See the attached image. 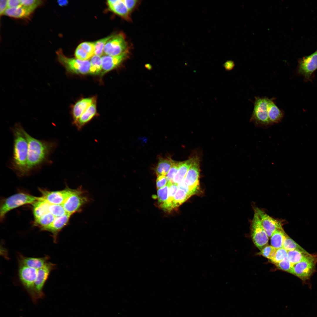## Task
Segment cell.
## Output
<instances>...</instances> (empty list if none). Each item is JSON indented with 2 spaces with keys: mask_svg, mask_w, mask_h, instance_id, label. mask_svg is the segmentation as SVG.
Listing matches in <instances>:
<instances>
[{
  "mask_svg": "<svg viewBox=\"0 0 317 317\" xmlns=\"http://www.w3.org/2000/svg\"><path fill=\"white\" fill-rule=\"evenodd\" d=\"M21 5L20 0H7V5L9 8L15 7Z\"/></svg>",
  "mask_w": 317,
  "mask_h": 317,
  "instance_id": "obj_47",
  "label": "cell"
},
{
  "mask_svg": "<svg viewBox=\"0 0 317 317\" xmlns=\"http://www.w3.org/2000/svg\"><path fill=\"white\" fill-rule=\"evenodd\" d=\"M49 212L55 217H59L68 213L62 205L50 204Z\"/></svg>",
  "mask_w": 317,
  "mask_h": 317,
  "instance_id": "obj_36",
  "label": "cell"
},
{
  "mask_svg": "<svg viewBox=\"0 0 317 317\" xmlns=\"http://www.w3.org/2000/svg\"><path fill=\"white\" fill-rule=\"evenodd\" d=\"M21 5L32 14L38 7L42 5L44 1L41 0H21Z\"/></svg>",
  "mask_w": 317,
  "mask_h": 317,
  "instance_id": "obj_33",
  "label": "cell"
},
{
  "mask_svg": "<svg viewBox=\"0 0 317 317\" xmlns=\"http://www.w3.org/2000/svg\"><path fill=\"white\" fill-rule=\"evenodd\" d=\"M7 6V0H1L0 1V14L1 16L4 14Z\"/></svg>",
  "mask_w": 317,
  "mask_h": 317,
  "instance_id": "obj_46",
  "label": "cell"
},
{
  "mask_svg": "<svg viewBox=\"0 0 317 317\" xmlns=\"http://www.w3.org/2000/svg\"><path fill=\"white\" fill-rule=\"evenodd\" d=\"M277 249L271 245H267L261 250L260 254L271 260L274 256Z\"/></svg>",
  "mask_w": 317,
  "mask_h": 317,
  "instance_id": "obj_40",
  "label": "cell"
},
{
  "mask_svg": "<svg viewBox=\"0 0 317 317\" xmlns=\"http://www.w3.org/2000/svg\"><path fill=\"white\" fill-rule=\"evenodd\" d=\"M191 196L183 190L178 188L173 201V209L179 207Z\"/></svg>",
  "mask_w": 317,
  "mask_h": 317,
  "instance_id": "obj_32",
  "label": "cell"
},
{
  "mask_svg": "<svg viewBox=\"0 0 317 317\" xmlns=\"http://www.w3.org/2000/svg\"><path fill=\"white\" fill-rule=\"evenodd\" d=\"M317 263V254H311L306 259L293 265V274L305 281L314 272Z\"/></svg>",
  "mask_w": 317,
  "mask_h": 317,
  "instance_id": "obj_9",
  "label": "cell"
},
{
  "mask_svg": "<svg viewBox=\"0 0 317 317\" xmlns=\"http://www.w3.org/2000/svg\"><path fill=\"white\" fill-rule=\"evenodd\" d=\"M89 73L97 75L101 73L102 69V58L100 56L95 55L90 61Z\"/></svg>",
  "mask_w": 317,
  "mask_h": 317,
  "instance_id": "obj_31",
  "label": "cell"
},
{
  "mask_svg": "<svg viewBox=\"0 0 317 317\" xmlns=\"http://www.w3.org/2000/svg\"><path fill=\"white\" fill-rule=\"evenodd\" d=\"M129 51L116 56L105 55L101 57L102 69L101 76L117 68L129 56Z\"/></svg>",
  "mask_w": 317,
  "mask_h": 317,
  "instance_id": "obj_16",
  "label": "cell"
},
{
  "mask_svg": "<svg viewBox=\"0 0 317 317\" xmlns=\"http://www.w3.org/2000/svg\"><path fill=\"white\" fill-rule=\"evenodd\" d=\"M310 255L307 251L294 250L288 251L287 258L294 265L306 259Z\"/></svg>",
  "mask_w": 317,
  "mask_h": 317,
  "instance_id": "obj_29",
  "label": "cell"
},
{
  "mask_svg": "<svg viewBox=\"0 0 317 317\" xmlns=\"http://www.w3.org/2000/svg\"><path fill=\"white\" fill-rule=\"evenodd\" d=\"M123 1L130 13L136 7L138 2L136 0H124Z\"/></svg>",
  "mask_w": 317,
  "mask_h": 317,
  "instance_id": "obj_45",
  "label": "cell"
},
{
  "mask_svg": "<svg viewBox=\"0 0 317 317\" xmlns=\"http://www.w3.org/2000/svg\"><path fill=\"white\" fill-rule=\"evenodd\" d=\"M49 257H27L19 254L18 259V265L39 269L43 267L48 261Z\"/></svg>",
  "mask_w": 317,
  "mask_h": 317,
  "instance_id": "obj_18",
  "label": "cell"
},
{
  "mask_svg": "<svg viewBox=\"0 0 317 317\" xmlns=\"http://www.w3.org/2000/svg\"><path fill=\"white\" fill-rule=\"evenodd\" d=\"M96 100L94 97L82 99L78 101L74 105L72 110V123L75 122Z\"/></svg>",
  "mask_w": 317,
  "mask_h": 317,
  "instance_id": "obj_21",
  "label": "cell"
},
{
  "mask_svg": "<svg viewBox=\"0 0 317 317\" xmlns=\"http://www.w3.org/2000/svg\"><path fill=\"white\" fill-rule=\"evenodd\" d=\"M97 115L95 100L72 124L75 126L78 131H80Z\"/></svg>",
  "mask_w": 317,
  "mask_h": 317,
  "instance_id": "obj_20",
  "label": "cell"
},
{
  "mask_svg": "<svg viewBox=\"0 0 317 317\" xmlns=\"http://www.w3.org/2000/svg\"><path fill=\"white\" fill-rule=\"evenodd\" d=\"M71 215L67 213L63 216L55 217L52 223L43 230L52 234L54 243L57 242L58 233L67 225Z\"/></svg>",
  "mask_w": 317,
  "mask_h": 317,
  "instance_id": "obj_17",
  "label": "cell"
},
{
  "mask_svg": "<svg viewBox=\"0 0 317 317\" xmlns=\"http://www.w3.org/2000/svg\"><path fill=\"white\" fill-rule=\"evenodd\" d=\"M113 35L107 36L94 42L95 55L101 57L103 54L104 48L105 44L113 36Z\"/></svg>",
  "mask_w": 317,
  "mask_h": 317,
  "instance_id": "obj_35",
  "label": "cell"
},
{
  "mask_svg": "<svg viewBox=\"0 0 317 317\" xmlns=\"http://www.w3.org/2000/svg\"><path fill=\"white\" fill-rule=\"evenodd\" d=\"M168 184L169 186V189L167 199L160 206L164 211L169 212L174 209L173 201L175 195L178 189V184L170 183H168Z\"/></svg>",
  "mask_w": 317,
  "mask_h": 317,
  "instance_id": "obj_25",
  "label": "cell"
},
{
  "mask_svg": "<svg viewBox=\"0 0 317 317\" xmlns=\"http://www.w3.org/2000/svg\"><path fill=\"white\" fill-rule=\"evenodd\" d=\"M56 54L58 61L68 72L80 74L89 73L90 61H82L77 58L68 57L64 54L61 49L56 51Z\"/></svg>",
  "mask_w": 317,
  "mask_h": 317,
  "instance_id": "obj_6",
  "label": "cell"
},
{
  "mask_svg": "<svg viewBox=\"0 0 317 317\" xmlns=\"http://www.w3.org/2000/svg\"><path fill=\"white\" fill-rule=\"evenodd\" d=\"M193 160V157L183 162H180L177 172L173 179V183H180L183 179L190 167Z\"/></svg>",
  "mask_w": 317,
  "mask_h": 317,
  "instance_id": "obj_24",
  "label": "cell"
},
{
  "mask_svg": "<svg viewBox=\"0 0 317 317\" xmlns=\"http://www.w3.org/2000/svg\"><path fill=\"white\" fill-rule=\"evenodd\" d=\"M75 55L76 58L82 61L88 60L92 57L79 45L75 50Z\"/></svg>",
  "mask_w": 317,
  "mask_h": 317,
  "instance_id": "obj_43",
  "label": "cell"
},
{
  "mask_svg": "<svg viewBox=\"0 0 317 317\" xmlns=\"http://www.w3.org/2000/svg\"><path fill=\"white\" fill-rule=\"evenodd\" d=\"M38 269L24 266L18 265V276L19 280L31 296L35 299L34 284L37 277Z\"/></svg>",
  "mask_w": 317,
  "mask_h": 317,
  "instance_id": "obj_10",
  "label": "cell"
},
{
  "mask_svg": "<svg viewBox=\"0 0 317 317\" xmlns=\"http://www.w3.org/2000/svg\"><path fill=\"white\" fill-rule=\"evenodd\" d=\"M174 160L171 158H160L155 171L157 176H165L171 168Z\"/></svg>",
  "mask_w": 317,
  "mask_h": 317,
  "instance_id": "obj_27",
  "label": "cell"
},
{
  "mask_svg": "<svg viewBox=\"0 0 317 317\" xmlns=\"http://www.w3.org/2000/svg\"><path fill=\"white\" fill-rule=\"evenodd\" d=\"M169 186L167 184L163 188L158 189L157 192L158 202L160 205L167 200L168 195Z\"/></svg>",
  "mask_w": 317,
  "mask_h": 317,
  "instance_id": "obj_38",
  "label": "cell"
},
{
  "mask_svg": "<svg viewBox=\"0 0 317 317\" xmlns=\"http://www.w3.org/2000/svg\"><path fill=\"white\" fill-rule=\"evenodd\" d=\"M287 235L283 228L276 230L270 237L271 245L276 249L282 247Z\"/></svg>",
  "mask_w": 317,
  "mask_h": 317,
  "instance_id": "obj_28",
  "label": "cell"
},
{
  "mask_svg": "<svg viewBox=\"0 0 317 317\" xmlns=\"http://www.w3.org/2000/svg\"><path fill=\"white\" fill-rule=\"evenodd\" d=\"M250 231L253 242L260 251L267 245L269 237L262 225L258 215L255 210L251 222Z\"/></svg>",
  "mask_w": 317,
  "mask_h": 317,
  "instance_id": "obj_8",
  "label": "cell"
},
{
  "mask_svg": "<svg viewBox=\"0 0 317 317\" xmlns=\"http://www.w3.org/2000/svg\"><path fill=\"white\" fill-rule=\"evenodd\" d=\"M254 210L259 217L262 225L269 237H270L276 230L282 229L281 220L270 216L260 209L256 208Z\"/></svg>",
  "mask_w": 317,
  "mask_h": 317,
  "instance_id": "obj_14",
  "label": "cell"
},
{
  "mask_svg": "<svg viewBox=\"0 0 317 317\" xmlns=\"http://www.w3.org/2000/svg\"><path fill=\"white\" fill-rule=\"evenodd\" d=\"M107 3L111 11L127 21L131 20L130 13L123 0H109L107 1Z\"/></svg>",
  "mask_w": 317,
  "mask_h": 317,
  "instance_id": "obj_19",
  "label": "cell"
},
{
  "mask_svg": "<svg viewBox=\"0 0 317 317\" xmlns=\"http://www.w3.org/2000/svg\"><path fill=\"white\" fill-rule=\"evenodd\" d=\"M41 197L50 204L62 205L65 201L76 190L66 188L64 190L51 191L39 188Z\"/></svg>",
  "mask_w": 317,
  "mask_h": 317,
  "instance_id": "obj_11",
  "label": "cell"
},
{
  "mask_svg": "<svg viewBox=\"0 0 317 317\" xmlns=\"http://www.w3.org/2000/svg\"><path fill=\"white\" fill-rule=\"evenodd\" d=\"M24 132L28 143L27 168L29 174L50 162L49 156L56 148L57 143L54 141L37 139L25 130Z\"/></svg>",
  "mask_w": 317,
  "mask_h": 317,
  "instance_id": "obj_1",
  "label": "cell"
},
{
  "mask_svg": "<svg viewBox=\"0 0 317 317\" xmlns=\"http://www.w3.org/2000/svg\"><path fill=\"white\" fill-rule=\"evenodd\" d=\"M235 64L234 62L231 60L227 61L224 64V66L226 69L227 70H232Z\"/></svg>",
  "mask_w": 317,
  "mask_h": 317,
  "instance_id": "obj_48",
  "label": "cell"
},
{
  "mask_svg": "<svg viewBox=\"0 0 317 317\" xmlns=\"http://www.w3.org/2000/svg\"><path fill=\"white\" fill-rule=\"evenodd\" d=\"M32 14L21 5L15 7L6 9L4 14L15 18L29 19Z\"/></svg>",
  "mask_w": 317,
  "mask_h": 317,
  "instance_id": "obj_23",
  "label": "cell"
},
{
  "mask_svg": "<svg viewBox=\"0 0 317 317\" xmlns=\"http://www.w3.org/2000/svg\"><path fill=\"white\" fill-rule=\"evenodd\" d=\"M253 110L250 119L256 126L267 128L272 125L268 113V104L269 98L266 97H255Z\"/></svg>",
  "mask_w": 317,
  "mask_h": 317,
  "instance_id": "obj_5",
  "label": "cell"
},
{
  "mask_svg": "<svg viewBox=\"0 0 317 317\" xmlns=\"http://www.w3.org/2000/svg\"><path fill=\"white\" fill-rule=\"evenodd\" d=\"M42 198L41 196L36 197L26 193L21 192L4 198L1 202V221L3 220L6 214L11 210L24 205L32 204Z\"/></svg>",
  "mask_w": 317,
  "mask_h": 317,
  "instance_id": "obj_3",
  "label": "cell"
},
{
  "mask_svg": "<svg viewBox=\"0 0 317 317\" xmlns=\"http://www.w3.org/2000/svg\"><path fill=\"white\" fill-rule=\"evenodd\" d=\"M168 183L166 176L164 175H160L157 176L156 180V186L157 189L163 187L166 185Z\"/></svg>",
  "mask_w": 317,
  "mask_h": 317,
  "instance_id": "obj_44",
  "label": "cell"
},
{
  "mask_svg": "<svg viewBox=\"0 0 317 317\" xmlns=\"http://www.w3.org/2000/svg\"><path fill=\"white\" fill-rule=\"evenodd\" d=\"M55 217L50 213H46L39 218L34 220V224L41 228L42 230L50 225Z\"/></svg>",
  "mask_w": 317,
  "mask_h": 317,
  "instance_id": "obj_30",
  "label": "cell"
},
{
  "mask_svg": "<svg viewBox=\"0 0 317 317\" xmlns=\"http://www.w3.org/2000/svg\"><path fill=\"white\" fill-rule=\"evenodd\" d=\"M56 264L48 262L42 268L38 269L34 284L36 299L42 297L43 295V288L51 271L56 268Z\"/></svg>",
  "mask_w": 317,
  "mask_h": 317,
  "instance_id": "obj_12",
  "label": "cell"
},
{
  "mask_svg": "<svg viewBox=\"0 0 317 317\" xmlns=\"http://www.w3.org/2000/svg\"><path fill=\"white\" fill-rule=\"evenodd\" d=\"M49 205L50 203L44 200L43 198L32 204L34 220L49 213Z\"/></svg>",
  "mask_w": 317,
  "mask_h": 317,
  "instance_id": "obj_26",
  "label": "cell"
},
{
  "mask_svg": "<svg viewBox=\"0 0 317 317\" xmlns=\"http://www.w3.org/2000/svg\"><path fill=\"white\" fill-rule=\"evenodd\" d=\"M128 43L124 34L122 33L113 35L105 44L103 54L105 55L116 56L129 51Z\"/></svg>",
  "mask_w": 317,
  "mask_h": 317,
  "instance_id": "obj_7",
  "label": "cell"
},
{
  "mask_svg": "<svg viewBox=\"0 0 317 317\" xmlns=\"http://www.w3.org/2000/svg\"><path fill=\"white\" fill-rule=\"evenodd\" d=\"M282 247L287 251L297 250L303 252L306 251L287 235L283 242Z\"/></svg>",
  "mask_w": 317,
  "mask_h": 317,
  "instance_id": "obj_34",
  "label": "cell"
},
{
  "mask_svg": "<svg viewBox=\"0 0 317 317\" xmlns=\"http://www.w3.org/2000/svg\"><path fill=\"white\" fill-rule=\"evenodd\" d=\"M275 98L269 99L268 104V113L269 121L272 125L280 122L283 118L284 113L276 105Z\"/></svg>",
  "mask_w": 317,
  "mask_h": 317,
  "instance_id": "obj_22",
  "label": "cell"
},
{
  "mask_svg": "<svg viewBox=\"0 0 317 317\" xmlns=\"http://www.w3.org/2000/svg\"><path fill=\"white\" fill-rule=\"evenodd\" d=\"M298 71L306 79L310 77L317 69V50L311 54L298 60Z\"/></svg>",
  "mask_w": 317,
  "mask_h": 317,
  "instance_id": "obj_13",
  "label": "cell"
},
{
  "mask_svg": "<svg viewBox=\"0 0 317 317\" xmlns=\"http://www.w3.org/2000/svg\"><path fill=\"white\" fill-rule=\"evenodd\" d=\"M12 129L14 141L10 167L19 176L28 175V143L25 130L19 123L16 124Z\"/></svg>",
  "mask_w": 317,
  "mask_h": 317,
  "instance_id": "obj_2",
  "label": "cell"
},
{
  "mask_svg": "<svg viewBox=\"0 0 317 317\" xmlns=\"http://www.w3.org/2000/svg\"><path fill=\"white\" fill-rule=\"evenodd\" d=\"M275 264L279 269L293 274V264L289 261L287 258Z\"/></svg>",
  "mask_w": 317,
  "mask_h": 317,
  "instance_id": "obj_37",
  "label": "cell"
},
{
  "mask_svg": "<svg viewBox=\"0 0 317 317\" xmlns=\"http://www.w3.org/2000/svg\"><path fill=\"white\" fill-rule=\"evenodd\" d=\"M199 157H193V160L188 172L178 188L191 196L197 193L199 188L200 161Z\"/></svg>",
  "mask_w": 317,
  "mask_h": 317,
  "instance_id": "obj_4",
  "label": "cell"
},
{
  "mask_svg": "<svg viewBox=\"0 0 317 317\" xmlns=\"http://www.w3.org/2000/svg\"><path fill=\"white\" fill-rule=\"evenodd\" d=\"M287 252L288 251L283 247L277 249L274 256L271 261L274 264L279 263L287 258Z\"/></svg>",
  "mask_w": 317,
  "mask_h": 317,
  "instance_id": "obj_39",
  "label": "cell"
},
{
  "mask_svg": "<svg viewBox=\"0 0 317 317\" xmlns=\"http://www.w3.org/2000/svg\"><path fill=\"white\" fill-rule=\"evenodd\" d=\"M180 163L174 161L171 168L166 174L168 183H173V179L178 170Z\"/></svg>",
  "mask_w": 317,
  "mask_h": 317,
  "instance_id": "obj_41",
  "label": "cell"
},
{
  "mask_svg": "<svg viewBox=\"0 0 317 317\" xmlns=\"http://www.w3.org/2000/svg\"><path fill=\"white\" fill-rule=\"evenodd\" d=\"M57 3L60 6H63L68 4V1L67 0H59L57 1Z\"/></svg>",
  "mask_w": 317,
  "mask_h": 317,
  "instance_id": "obj_49",
  "label": "cell"
},
{
  "mask_svg": "<svg viewBox=\"0 0 317 317\" xmlns=\"http://www.w3.org/2000/svg\"><path fill=\"white\" fill-rule=\"evenodd\" d=\"M87 200L80 190H76L62 205L66 212L71 215L78 211Z\"/></svg>",
  "mask_w": 317,
  "mask_h": 317,
  "instance_id": "obj_15",
  "label": "cell"
},
{
  "mask_svg": "<svg viewBox=\"0 0 317 317\" xmlns=\"http://www.w3.org/2000/svg\"><path fill=\"white\" fill-rule=\"evenodd\" d=\"M78 45L92 57L95 55L94 43L85 42L81 43Z\"/></svg>",
  "mask_w": 317,
  "mask_h": 317,
  "instance_id": "obj_42",
  "label": "cell"
}]
</instances>
